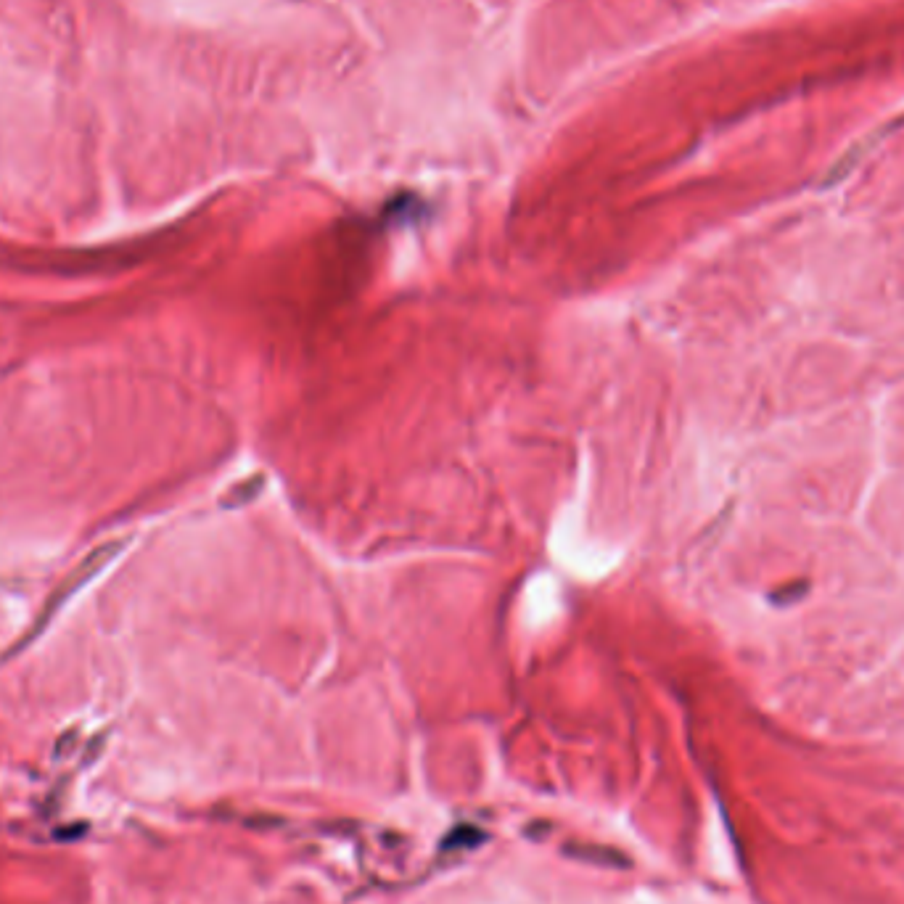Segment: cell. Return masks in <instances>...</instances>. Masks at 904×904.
Returning a JSON list of instances; mask_svg holds the SVG:
<instances>
[{"label": "cell", "mask_w": 904, "mask_h": 904, "mask_svg": "<svg viewBox=\"0 0 904 904\" xmlns=\"http://www.w3.org/2000/svg\"><path fill=\"white\" fill-rule=\"evenodd\" d=\"M125 548H127V542L112 540V542H104V545H98L93 553H88V556L82 558V564L77 566V569L72 571L64 582H61L59 590L48 598L45 608L40 611V616L35 619V624H32V630L24 635L22 643H16L14 648L8 651V656H16V653H22L24 648H30V645L35 643V640H38L40 635L48 630V627H51V622L56 619V614H59L61 608L67 606V603L72 601L77 593H80L82 587L90 585V579H96L98 574L106 569V566L114 564V558H117Z\"/></svg>", "instance_id": "cell-1"}, {"label": "cell", "mask_w": 904, "mask_h": 904, "mask_svg": "<svg viewBox=\"0 0 904 904\" xmlns=\"http://www.w3.org/2000/svg\"><path fill=\"white\" fill-rule=\"evenodd\" d=\"M902 122H904V119H899V122H891L889 127H883V130H878V133H873V135H867L865 141H860V143H857V146H854V149L846 151V154L841 156V159H838V162L833 164V167H830L828 175H825L823 188H833V186H836V183H841V180L849 178V175H852L854 167H857V164H860L862 156H865L867 151H873L875 143L881 141L883 135H889L891 130H897V127L902 125Z\"/></svg>", "instance_id": "cell-2"}]
</instances>
